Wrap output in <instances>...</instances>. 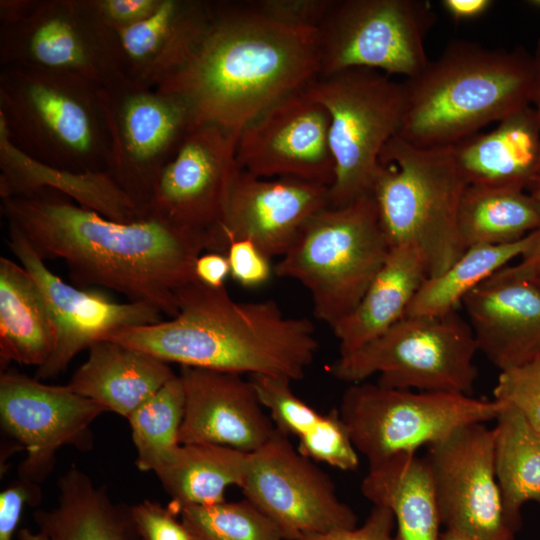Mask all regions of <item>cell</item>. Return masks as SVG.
<instances>
[{
  "mask_svg": "<svg viewBox=\"0 0 540 540\" xmlns=\"http://www.w3.org/2000/svg\"><path fill=\"white\" fill-rule=\"evenodd\" d=\"M439 540H483L475 535L454 530V529H445L441 532Z\"/></svg>",
  "mask_w": 540,
  "mask_h": 540,
  "instance_id": "obj_50",
  "label": "cell"
},
{
  "mask_svg": "<svg viewBox=\"0 0 540 540\" xmlns=\"http://www.w3.org/2000/svg\"><path fill=\"white\" fill-rule=\"evenodd\" d=\"M130 514L140 540H191L171 502L164 507L145 500L131 506Z\"/></svg>",
  "mask_w": 540,
  "mask_h": 540,
  "instance_id": "obj_40",
  "label": "cell"
},
{
  "mask_svg": "<svg viewBox=\"0 0 540 540\" xmlns=\"http://www.w3.org/2000/svg\"><path fill=\"white\" fill-rule=\"evenodd\" d=\"M452 147L469 185L524 190L540 176V126L531 105Z\"/></svg>",
  "mask_w": 540,
  "mask_h": 540,
  "instance_id": "obj_24",
  "label": "cell"
},
{
  "mask_svg": "<svg viewBox=\"0 0 540 540\" xmlns=\"http://www.w3.org/2000/svg\"><path fill=\"white\" fill-rule=\"evenodd\" d=\"M18 540H53L43 532L33 533L29 529L22 528L17 533Z\"/></svg>",
  "mask_w": 540,
  "mask_h": 540,
  "instance_id": "obj_51",
  "label": "cell"
},
{
  "mask_svg": "<svg viewBox=\"0 0 540 540\" xmlns=\"http://www.w3.org/2000/svg\"><path fill=\"white\" fill-rule=\"evenodd\" d=\"M179 377L185 395L180 444H216L251 453L276 433L243 375L182 366Z\"/></svg>",
  "mask_w": 540,
  "mask_h": 540,
  "instance_id": "obj_21",
  "label": "cell"
},
{
  "mask_svg": "<svg viewBox=\"0 0 540 540\" xmlns=\"http://www.w3.org/2000/svg\"><path fill=\"white\" fill-rule=\"evenodd\" d=\"M249 3L280 24L318 30L334 0H258Z\"/></svg>",
  "mask_w": 540,
  "mask_h": 540,
  "instance_id": "obj_41",
  "label": "cell"
},
{
  "mask_svg": "<svg viewBox=\"0 0 540 540\" xmlns=\"http://www.w3.org/2000/svg\"><path fill=\"white\" fill-rule=\"evenodd\" d=\"M424 459L445 529L483 540H515L496 478L493 428L463 426L428 446Z\"/></svg>",
  "mask_w": 540,
  "mask_h": 540,
  "instance_id": "obj_15",
  "label": "cell"
},
{
  "mask_svg": "<svg viewBox=\"0 0 540 540\" xmlns=\"http://www.w3.org/2000/svg\"><path fill=\"white\" fill-rule=\"evenodd\" d=\"M537 230L519 241L467 248L443 273L427 277L412 299L405 316L441 317L457 311L464 298L507 264L526 254Z\"/></svg>",
  "mask_w": 540,
  "mask_h": 540,
  "instance_id": "obj_34",
  "label": "cell"
},
{
  "mask_svg": "<svg viewBox=\"0 0 540 540\" xmlns=\"http://www.w3.org/2000/svg\"><path fill=\"white\" fill-rule=\"evenodd\" d=\"M185 395L179 375L169 380L127 418L140 471L156 472L181 445Z\"/></svg>",
  "mask_w": 540,
  "mask_h": 540,
  "instance_id": "obj_35",
  "label": "cell"
},
{
  "mask_svg": "<svg viewBox=\"0 0 540 540\" xmlns=\"http://www.w3.org/2000/svg\"><path fill=\"white\" fill-rule=\"evenodd\" d=\"M330 116L304 89L278 100L238 133L239 168L261 178L290 177L330 186L335 163Z\"/></svg>",
  "mask_w": 540,
  "mask_h": 540,
  "instance_id": "obj_17",
  "label": "cell"
},
{
  "mask_svg": "<svg viewBox=\"0 0 540 540\" xmlns=\"http://www.w3.org/2000/svg\"><path fill=\"white\" fill-rule=\"evenodd\" d=\"M468 186L452 146L423 148L396 135L381 153L372 188L380 223L390 246L422 250L428 277L443 273L466 250L458 217Z\"/></svg>",
  "mask_w": 540,
  "mask_h": 540,
  "instance_id": "obj_6",
  "label": "cell"
},
{
  "mask_svg": "<svg viewBox=\"0 0 540 540\" xmlns=\"http://www.w3.org/2000/svg\"><path fill=\"white\" fill-rule=\"evenodd\" d=\"M390 244L372 194L315 213L274 266L310 292L317 319L331 328L360 302Z\"/></svg>",
  "mask_w": 540,
  "mask_h": 540,
  "instance_id": "obj_7",
  "label": "cell"
},
{
  "mask_svg": "<svg viewBox=\"0 0 540 540\" xmlns=\"http://www.w3.org/2000/svg\"><path fill=\"white\" fill-rule=\"evenodd\" d=\"M236 140L216 125L194 126L163 168L145 214L209 237L241 170Z\"/></svg>",
  "mask_w": 540,
  "mask_h": 540,
  "instance_id": "obj_18",
  "label": "cell"
},
{
  "mask_svg": "<svg viewBox=\"0 0 540 540\" xmlns=\"http://www.w3.org/2000/svg\"><path fill=\"white\" fill-rule=\"evenodd\" d=\"M526 5L533 10L540 11V0H528Z\"/></svg>",
  "mask_w": 540,
  "mask_h": 540,
  "instance_id": "obj_52",
  "label": "cell"
},
{
  "mask_svg": "<svg viewBox=\"0 0 540 540\" xmlns=\"http://www.w3.org/2000/svg\"><path fill=\"white\" fill-rule=\"evenodd\" d=\"M178 314L159 323L126 327L115 341L181 367L302 379L319 349L313 323L286 316L272 300L239 302L225 287L195 281L176 293Z\"/></svg>",
  "mask_w": 540,
  "mask_h": 540,
  "instance_id": "obj_3",
  "label": "cell"
},
{
  "mask_svg": "<svg viewBox=\"0 0 540 540\" xmlns=\"http://www.w3.org/2000/svg\"><path fill=\"white\" fill-rule=\"evenodd\" d=\"M45 188L56 190L111 220L134 222L146 217L107 171L75 173L40 163L11 142L0 121L1 199Z\"/></svg>",
  "mask_w": 540,
  "mask_h": 540,
  "instance_id": "obj_25",
  "label": "cell"
},
{
  "mask_svg": "<svg viewBox=\"0 0 540 540\" xmlns=\"http://www.w3.org/2000/svg\"><path fill=\"white\" fill-rule=\"evenodd\" d=\"M471 327L457 313L403 317L331 366L338 380L354 384L379 375L380 385L416 391L471 395L478 376Z\"/></svg>",
  "mask_w": 540,
  "mask_h": 540,
  "instance_id": "obj_9",
  "label": "cell"
},
{
  "mask_svg": "<svg viewBox=\"0 0 540 540\" xmlns=\"http://www.w3.org/2000/svg\"><path fill=\"white\" fill-rule=\"evenodd\" d=\"M0 64L69 75L100 88L125 79L112 30L92 0H32L21 16L1 24Z\"/></svg>",
  "mask_w": 540,
  "mask_h": 540,
  "instance_id": "obj_12",
  "label": "cell"
},
{
  "mask_svg": "<svg viewBox=\"0 0 540 540\" xmlns=\"http://www.w3.org/2000/svg\"><path fill=\"white\" fill-rule=\"evenodd\" d=\"M99 90L69 75L1 67L0 121L11 142L40 163L75 173L106 171Z\"/></svg>",
  "mask_w": 540,
  "mask_h": 540,
  "instance_id": "obj_5",
  "label": "cell"
},
{
  "mask_svg": "<svg viewBox=\"0 0 540 540\" xmlns=\"http://www.w3.org/2000/svg\"><path fill=\"white\" fill-rule=\"evenodd\" d=\"M458 228L465 249L513 243L540 229V207L524 190L469 185Z\"/></svg>",
  "mask_w": 540,
  "mask_h": 540,
  "instance_id": "obj_33",
  "label": "cell"
},
{
  "mask_svg": "<svg viewBox=\"0 0 540 540\" xmlns=\"http://www.w3.org/2000/svg\"><path fill=\"white\" fill-rule=\"evenodd\" d=\"M499 409L495 399L363 381L345 390L338 413L356 450L373 466L417 452L463 426L495 420Z\"/></svg>",
  "mask_w": 540,
  "mask_h": 540,
  "instance_id": "obj_10",
  "label": "cell"
},
{
  "mask_svg": "<svg viewBox=\"0 0 540 540\" xmlns=\"http://www.w3.org/2000/svg\"><path fill=\"white\" fill-rule=\"evenodd\" d=\"M395 519L384 506L373 505L361 526L326 533L308 534L297 540H397L393 534Z\"/></svg>",
  "mask_w": 540,
  "mask_h": 540,
  "instance_id": "obj_43",
  "label": "cell"
},
{
  "mask_svg": "<svg viewBox=\"0 0 540 540\" xmlns=\"http://www.w3.org/2000/svg\"><path fill=\"white\" fill-rule=\"evenodd\" d=\"M435 22L426 0H334L318 29L319 75L368 68L412 77L429 62L425 39Z\"/></svg>",
  "mask_w": 540,
  "mask_h": 540,
  "instance_id": "obj_11",
  "label": "cell"
},
{
  "mask_svg": "<svg viewBox=\"0 0 540 540\" xmlns=\"http://www.w3.org/2000/svg\"><path fill=\"white\" fill-rule=\"evenodd\" d=\"M56 345V328L45 298L31 274L0 257V363L37 368Z\"/></svg>",
  "mask_w": 540,
  "mask_h": 540,
  "instance_id": "obj_29",
  "label": "cell"
},
{
  "mask_svg": "<svg viewBox=\"0 0 540 540\" xmlns=\"http://www.w3.org/2000/svg\"><path fill=\"white\" fill-rule=\"evenodd\" d=\"M249 380L275 427L285 435L299 439L320 422L323 414L292 391L290 380L262 375L250 376Z\"/></svg>",
  "mask_w": 540,
  "mask_h": 540,
  "instance_id": "obj_37",
  "label": "cell"
},
{
  "mask_svg": "<svg viewBox=\"0 0 540 540\" xmlns=\"http://www.w3.org/2000/svg\"><path fill=\"white\" fill-rule=\"evenodd\" d=\"M329 187L290 177L261 178L240 170L208 251L226 253L249 240L270 259L282 257L305 223L329 206Z\"/></svg>",
  "mask_w": 540,
  "mask_h": 540,
  "instance_id": "obj_20",
  "label": "cell"
},
{
  "mask_svg": "<svg viewBox=\"0 0 540 540\" xmlns=\"http://www.w3.org/2000/svg\"><path fill=\"white\" fill-rule=\"evenodd\" d=\"M41 498L36 483L20 478L0 493V540H12L25 504Z\"/></svg>",
  "mask_w": 540,
  "mask_h": 540,
  "instance_id": "obj_44",
  "label": "cell"
},
{
  "mask_svg": "<svg viewBox=\"0 0 540 540\" xmlns=\"http://www.w3.org/2000/svg\"><path fill=\"white\" fill-rule=\"evenodd\" d=\"M498 402L493 428L496 478L506 517L518 532L522 507L540 504V436L515 408Z\"/></svg>",
  "mask_w": 540,
  "mask_h": 540,
  "instance_id": "obj_32",
  "label": "cell"
},
{
  "mask_svg": "<svg viewBox=\"0 0 540 540\" xmlns=\"http://www.w3.org/2000/svg\"><path fill=\"white\" fill-rule=\"evenodd\" d=\"M493 396L515 408L540 436V361L501 371Z\"/></svg>",
  "mask_w": 540,
  "mask_h": 540,
  "instance_id": "obj_39",
  "label": "cell"
},
{
  "mask_svg": "<svg viewBox=\"0 0 540 540\" xmlns=\"http://www.w3.org/2000/svg\"><path fill=\"white\" fill-rule=\"evenodd\" d=\"M179 518L191 540H285L279 528L246 498L182 506Z\"/></svg>",
  "mask_w": 540,
  "mask_h": 540,
  "instance_id": "obj_36",
  "label": "cell"
},
{
  "mask_svg": "<svg viewBox=\"0 0 540 540\" xmlns=\"http://www.w3.org/2000/svg\"><path fill=\"white\" fill-rule=\"evenodd\" d=\"M225 254L230 266V277L243 287L261 286L274 272L270 258L249 240L230 242Z\"/></svg>",
  "mask_w": 540,
  "mask_h": 540,
  "instance_id": "obj_42",
  "label": "cell"
},
{
  "mask_svg": "<svg viewBox=\"0 0 540 540\" xmlns=\"http://www.w3.org/2000/svg\"><path fill=\"white\" fill-rule=\"evenodd\" d=\"M99 97L109 141L106 171L144 211L163 168L194 127L192 115L180 98L127 79L100 88Z\"/></svg>",
  "mask_w": 540,
  "mask_h": 540,
  "instance_id": "obj_13",
  "label": "cell"
},
{
  "mask_svg": "<svg viewBox=\"0 0 540 540\" xmlns=\"http://www.w3.org/2000/svg\"><path fill=\"white\" fill-rule=\"evenodd\" d=\"M329 113L335 177L329 206L347 205L372 194L386 144L400 129L402 82L368 68L318 75L306 88Z\"/></svg>",
  "mask_w": 540,
  "mask_h": 540,
  "instance_id": "obj_8",
  "label": "cell"
},
{
  "mask_svg": "<svg viewBox=\"0 0 540 540\" xmlns=\"http://www.w3.org/2000/svg\"><path fill=\"white\" fill-rule=\"evenodd\" d=\"M249 453L216 444H181L155 474L178 509L225 501L229 486L241 487Z\"/></svg>",
  "mask_w": 540,
  "mask_h": 540,
  "instance_id": "obj_31",
  "label": "cell"
},
{
  "mask_svg": "<svg viewBox=\"0 0 540 540\" xmlns=\"http://www.w3.org/2000/svg\"><path fill=\"white\" fill-rule=\"evenodd\" d=\"M320 74L319 32L280 24L249 2H211L187 60L155 89L180 98L194 126L238 135L263 110Z\"/></svg>",
  "mask_w": 540,
  "mask_h": 540,
  "instance_id": "obj_2",
  "label": "cell"
},
{
  "mask_svg": "<svg viewBox=\"0 0 540 540\" xmlns=\"http://www.w3.org/2000/svg\"><path fill=\"white\" fill-rule=\"evenodd\" d=\"M530 194L540 207V176L530 187ZM509 267L520 276L540 281V229L537 230V236L531 249L521 257L517 264Z\"/></svg>",
  "mask_w": 540,
  "mask_h": 540,
  "instance_id": "obj_47",
  "label": "cell"
},
{
  "mask_svg": "<svg viewBox=\"0 0 540 540\" xmlns=\"http://www.w3.org/2000/svg\"><path fill=\"white\" fill-rule=\"evenodd\" d=\"M88 350L66 385L126 418L176 376L169 363L115 341L100 340Z\"/></svg>",
  "mask_w": 540,
  "mask_h": 540,
  "instance_id": "obj_26",
  "label": "cell"
},
{
  "mask_svg": "<svg viewBox=\"0 0 540 540\" xmlns=\"http://www.w3.org/2000/svg\"><path fill=\"white\" fill-rule=\"evenodd\" d=\"M240 489L285 540L357 526V515L339 499L331 478L278 429L249 453Z\"/></svg>",
  "mask_w": 540,
  "mask_h": 540,
  "instance_id": "obj_14",
  "label": "cell"
},
{
  "mask_svg": "<svg viewBox=\"0 0 540 540\" xmlns=\"http://www.w3.org/2000/svg\"><path fill=\"white\" fill-rule=\"evenodd\" d=\"M196 280L210 288L225 287L230 276V266L226 254L213 251L201 253L195 261Z\"/></svg>",
  "mask_w": 540,
  "mask_h": 540,
  "instance_id": "obj_46",
  "label": "cell"
},
{
  "mask_svg": "<svg viewBox=\"0 0 540 540\" xmlns=\"http://www.w3.org/2000/svg\"><path fill=\"white\" fill-rule=\"evenodd\" d=\"M161 0H92L101 20L110 28H124L149 17Z\"/></svg>",
  "mask_w": 540,
  "mask_h": 540,
  "instance_id": "obj_45",
  "label": "cell"
},
{
  "mask_svg": "<svg viewBox=\"0 0 540 540\" xmlns=\"http://www.w3.org/2000/svg\"><path fill=\"white\" fill-rule=\"evenodd\" d=\"M104 412L67 385H48L16 370L1 372V426L26 451L18 470L22 479L44 480L63 446L91 447L90 426Z\"/></svg>",
  "mask_w": 540,
  "mask_h": 540,
  "instance_id": "obj_16",
  "label": "cell"
},
{
  "mask_svg": "<svg viewBox=\"0 0 540 540\" xmlns=\"http://www.w3.org/2000/svg\"><path fill=\"white\" fill-rule=\"evenodd\" d=\"M298 441V450L313 461L347 472L355 471L359 466V453L338 409L323 414L317 426Z\"/></svg>",
  "mask_w": 540,
  "mask_h": 540,
  "instance_id": "obj_38",
  "label": "cell"
},
{
  "mask_svg": "<svg viewBox=\"0 0 540 540\" xmlns=\"http://www.w3.org/2000/svg\"><path fill=\"white\" fill-rule=\"evenodd\" d=\"M7 244L39 286L56 328L54 351L37 368L38 380L56 377L77 354L114 331L162 321V313L146 303L115 302L99 291L66 283L49 270L24 236L12 227H8Z\"/></svg>",
  "mask_w": 540,
  "mask_h": 540,
  "instance_id": "obj_19",
  "label": "cell"
},
{
  "mask_svg": "<svg viewBox=\"0 0 540 540\" xmlns=\"http://www.w3.org/2000/svg\"><path fill=\"white\" fill-rule=\"evenodd\" d=\"M360 490L373 505L393 513L397 540H439L442 524L431 473L416 452L369 466Z\"/></svg>",
  "mask_w": 540,
  "mask_h": 540,
  "instance_id": "obj_28",
  "label": "cell"
},
{
  "mask_svg": "<svg viewBox=\"0 0 540 540\" xmlns=\"http://www.w3.org/2000/svg\"><path fill=\"white\" fill-rule=\"evenodd\" d=\"M462 305L478 351L500 372L540 361V281L506 266Z\"/></svg>",
  "mask_w": 540,
  "mask_h": 540,
  "instance_id": "obj_22",
  "label": "cell"
},
{
  "mask_svg": "<svg viewBox=\"0 0 540 540\" xmlns=\"http://www.w3.org/2000/svg\"><path fill=\"white\" fill-rule=\"evenodd\" d=\"M491 0H442L443 10L456 22L471 21L485 15L493 6Z\"/></svg>",
  "mask_w": 540,
  "mask_h": 540,
  "instance_id": "obj_48",
  "label": "cell"
},
{
  "mask_svg": "<svg viewBox=\"0 0 540 540\" xmlns=\"http://www.w3.org/2000/svg\"><path fill=\"white\" fill-rule=\"evenodd\" d=\"M8 227L43 260H62L79 288L100 286L146 303L170 318L176 293L197 281L194 265L209 237L146 216L119 222L53 189L1 199Z\"/></svg>",
  "mask_w": 540,
  "mask_h": 540,
  "instance_id": "obj_1",
  "label": "cell"
},
{
  "mask_svg": "<svg viewBox=\"0 0 540 540\" xmlns=\"http://www.w3.org/2000/svg\"><path fill=\"white\" fill-rule=\"evenodd\" d=\"M428 276V264L419 247L413 244L391 246L358 305L332 327L340 356L358 350L405 317Z\"/></svg>",
  "mask_w": 540,
  "mask_h": 540,
  "instance_id": "obj_27",
  "label": "cell"
},
{
  "mask_svg": "<svg viewBox=\"0 0 540 540\" xmlns=\"http://www.w3.org/2000/svg\"><path fill=\"white\" fill-rule=\"evenodd\" d=\"M211 2L161 0L146 19L111 28L117 62L128 81L155 88L190 56L209 21Z\"/></svg>",
  "mask_w": 540,
  "mask_h": 540,
  "instance_id": "obj_23",
  "label": "cell"
},
{
  "mask_svg": "<svg viewBox=\"0 0 540 540\" xmlns=\"http://www.w3.org/2000/svg\"><path fill=\"white\" fill-rule=\"evenodd\" d=\"M533 57L523 48L491 49L453 41L402 82L397 136L423 147H449L531 105Z\"/></svg>",
  "mask_w": 540,
  "mask_h": 540,
  "instance_id": "obj_4",
  "label": "cell"
},
{
  "mask_svg": "<svg viewBox=\"0 0 540 540\" xmlns=\"http://www.w3.org/2000/svg\"><path fill=\"white\" fill-rule=\"evenodd\" d=\"M533 57V84L531 92V106L534 109L540 126V39L536 44Z\"/></svg>",
  "mask_w": 540,
  "mask_h": 540,
  "instance_id": "obj_49",
  "label": "cell"
},
{
  "mask_svg": "<svg viewBox=\"0 0 540 540\" xmlns=\"http://www.w3.org/2000/svg\"><path fill=\"white\" fill-rule=\"evenodd\" d=\"M58 490L55 508L34 513L39 531L53 540H140L130 507L115 505L76 466L59 478Z\"/></svg>",
  "mask_w": 540,
  "mask_h": 540,
  "instance_id": "obj_30",
  "label": "cell"
}]
</instances>
